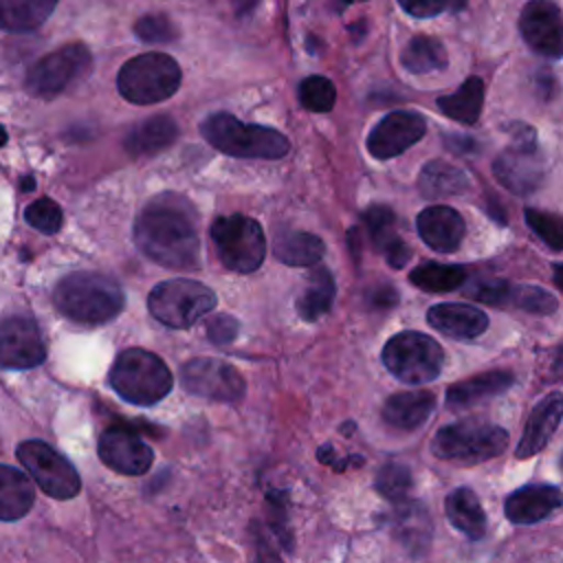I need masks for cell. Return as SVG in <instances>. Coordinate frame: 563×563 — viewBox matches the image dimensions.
Instances as JSON below:
<instances>
[{"label": "cell", "instance_id": "obj_14", "mask_svg": "<svg viewBox=\"0 0 563 563\" xmlns=\"http://www.w3.org/2000/svg\"><path fill=\"white\" fill-rule=\"evenodd\" d=\"M101 462L121 475H143L154 462V451L130 427H108L97 444Z\"/></svg>", "mask_w": 563, "mask_h": 563}, {"label": "cell", "instance_id": "obj_29", "mask_svg": "<svg viewBox=\"0 0 563 563\" xmlns=\"http://www.w3.org/2000/svg\"><path fill=\"white\" fill-rule=\"evenodd\" d=\"M275 257L288 266H314L323 257V240L308 231H277Z\"/></svg>", "mask_w": 563, "mask_h": 563}, {"label": "cell", "instance_id": "obj_8", "mask_svg": "<svg viewBox=\"0 0 563 563\" xmlns=\"http://www.w3.org/2000/svg\"><path fill=\"white\" fill-rule=\"evenodd\" d=\"M209 238L220 262L233 273H253L266 255V240L260 222L249 216L231 213L211 222Z\"/></svg>", "mask_w": 563, "mask_h": 563}, {"label": "cell", "instance_id": "obj_30", "mask_svg": "<svg viewBox=\"0 0 563 563\" xmlns=\"http://www.w3.org/2000/svg\"><path fill=\"white\" fill-rule=\"evenodd\" d=\"M57 7V0H0V29L26 33L37 29Z\"/></svg>", "mask_w": 563, "mask_h": 563}, {"label": "cell", "instance_id": "obj_34", "mask_svg": "<svg viewBox=\"0 0 563 563\" xmlns=\"http://www.w3.org/2000/svg\"><path fill=\"white\" fill-rule=\"evenodd\" d=\"M363 224H365V233H367L372 249L378 253H383L391 242H396L400 238L398 229H396V216L385 205L367 207L363 213Z\"/></svg>", "mask_w": 563, "mask_h": 563}, {"label": "cell", "instance_id": "obj_41", "mask_svg": "<svg viewBox=\"0 0 563 563\" xmlns=\"http://www.w3.org/2000/svg\"><path fill=\"white\" fill-rule=\"evenodd\" d=\"M398 4L413 18H433L446 11H460L466 0H398Z\"/></svg>", "mask_w": 563, "mask_h": 563}, {"label": "cell", "instance_id": "obj_32", "mask_svg": "<svg viewBox=\"0 0 563 563\" xmlns=\"http://www.w3.org/2000/svg\"><path fill=\"white\" fill-rule=\"evenodd\" d=\"M446 62L449 57H446L444 44L431 35L411 37L400 53V64L413 75L442 70L446 68Z\"/></svg>", "mask_w": 563, "mask_h": 563}, {"label": "cell", "instance_id": "obj_43", "mask_svg": "<svg viewBox=\"0 0 563 563\" xmlns=\"http://www.w3.org/2000/svg\"><path fill=\"white\" fill-rule=\"evenodd\" d=\"M240 330V323L238 319H233L231 314H216L207 321V334H209V341H213L216 345H227L235 339Z\"/></svg>", "mask_w": 563, "mask_h": 563}, {"label": "cell", "instance_id": "obj_16", "mask_svg": "<svg viewBox=\"0 0 563 563\" xmlns=\"http://www.w3.org/2000/svg\"><path fill=\"white\" fill-rule=\"evenodd\" d=\"M427 132V121L418 112L396 110L385 114L367 134V152L378 158H394L418 143Z\"/></svg>", "mask_w": 563, "mask_h": 563}, {"label": "cell", "instance_id": "obj_23", "mask_svg": "<svg viewBox=\"0 0 563 563\" xmlns=\"http://www.w3.org/2000/svg\"><path fill=\"white\" fill-rule=\"evenodd\" d=\"M435 409V396L427 389L398 391L383 405V420L396 431H413L427 422Z\"/></svg>", "mask_w": 563, "mask_h": 563}, {"label": "cell", "instance_id": "obj_17", "mask_svg": "<svg viewBox=\"0 0 563 563\" xmlns=\"http://www.w3.org/2000/svg\"><path fill=\"white\" fill-rule=\"evenodd\" d=\"M519 31L523 42L548 59H559L563 53L561 11L552 0H530L519 15Z\"/></svg>", "mask_w": 563, "mask_h": 563}, {"label": "cell", "instance_id": "obj_33", "mask_svg": "<svg viewBox=\"0 0 563 563\" xmlns=\"http://www.w3.org/2000/svg\"><path fill=\"white\" fill-rule=\"evenodd\" d=\"M409 282L427 292H449L466 282V268L457 264L424 262L409 273Z\"/></svg>", "mask_w": 563, "mask_h": 563}, {"label": "cell", "instance_id": "obj_7", "mask_svg": "<svg viewBox=\"0 0 563 563\" xmlns=\"http://www.w3.org/2000/svg\"><path fill=\"white\" fill-rule=\"evenodd\" d=\"M216 292L196 279H167L152 288L147 308L167 328L185 330L216 308Z\"/></svg>", "mask_w": 563, "mask_h": 563}, {"label": "cell", "instance_id": "obj_25", "mask_svg": "<svg viewBox=\"0 0 563 563\" xmlns=\"http://www.w3.org/2000/svg\"><path fill=\"white\" fill-rule=\"evenodd\" d=\"M471 187V180L464 169L446 161H429L418 178V189L427 200L462 196Z\"/></svg>", "mask_w": 563, "mask_h": 563}, {"label": "cell", "instance_id": "obj_26", "mask_svg": "<svg viewBox=\"0 0 563 563\" xmlns=\"http://www.w3.org/2000/svg\"><path fill=\"white\" fill-rule=\"evenodd\" d=\"M446 519L455 530H460L468 539H482L486 534V512L477 499V495L462 486L446 495L444 501Z\"/></svg>", "mask_w": 563, "mask_h": 563}, {"label": "cell", "instance_id": "obj_27", "mask_svg": "<svg viewBox=\"0 0 563 563\" xmlns=\"http://www.w3.org/2000/svg\"><path fill=\"white\" fill-rule=\"evenodd\" d=\"M35 493L24 473L0 464V521H15L33 506Z\"/></svg>", "mask_w": 563, "mask_h": 563}, {"label": "cell", "instance_id": "obj_15", "mask_svg": "<svg viewBox=\"0 0 563 563\" xmlns=\"http://www.w3.org/2000/svg\"><path fill=\"white\" fill-rule=\"evenodd\" d=\"M46 358V345L31 317H9L0 323V365L29 369Z\"/></svg>", "mask_w": 563, "mask_h": 563}, {"label": "cell", "instance_id": "obj_11", "mask_svg": "<svg viewBox=\"0 0 563 563\" xmlns=\"http://www.w3.org/2000/svg\"><path fill=\"white\" fill-rule=\"evenodd\" d=\"M90 64L92 57L84 44H66L44 55L29 68L24 77V88L33 97L53 99L70 88L75 81H79L90 70Z\"/></svg>", "mask_w": 563, "mask_h": 563}, {"label": "cell", "instance_id": "obj_5", "mask_svg": "<svg viewBox=\"0 0 563 563\" xmlns=\"http://www.w3.org/2000/svg\"><path fill=\"white\" fill-rule=\"evenodd\" d=\"M508 446V433L484 420H460L440 427L431 440L435 457L455 464H477L501 455Z\"/></svg>", "mask_w": 563, "mask_h": 563}, {"label": "cell", "instance_id": "obj_3", "mask_svg": "<svg viewBox=\"0 0 563 563\" xmlns=\"http://www.w3.org/2000/svg\"><path fill=\"white\" fill-rule=\"evenodd\" d=\"M200 132L211 147L235 158L277 161L290 152V143L282 132L257 123H242L229 112L209 114L200 123Z\"/></svg>", "mask_w": 563, "mask_h": 563}, {"label": "cell", "instance_id": "obj_1", "mask_svg": "<svg viewBox=\"0 0 563 563\" xmlns=\"http://www.w3.org/2000/svg\"><path fill=\"white\" fill-rule=\"evenodd\" d=\"M134 242L152 262L194 271L200 266V238L196 209L178 194L154 196L134 220Z\"/></svg>", "mask_w": 563, "mask_h": 563}, {"label": "cell", "instance_id": "obj_38", "mask_svg": "<svg viewBox=\"0 0 563 563\" xmlns=\"http://www.w3.org/2000/svg\"><path fill=\"white\" fill-rule=\"evenodd\" d=\"M526 222L545 246H550L552 251L563 249V227L559 216L539 209H526Z\"/></svg>", "mask_w": 563, "mask_h": 563}, {"label": "cell", "instance_id": "obj_42", "mask_svg": "<svg viewBox=\"0 0 563 563\" xmlns=\"http://www.w3.org/2000/svg\"><path fill=\"white\" fill-rule=\"evenodd\" d=\"M508 290H510V284L504 282V279H482V282H473L466 288V295H471V297H475L477 301H484V303L506 306Z\"/></svg>", "mask_w": 563, "mask_h": 563}, {"label": "cell", "instance_id": "obj_40", "mask_svg": "<svg viewBox=\"0 0 563 563\" xmlns=\"http://www.w3.org/2000/svg\"><path fill=\"white\" fill-rule=\"evenodd\" d=\"M24 220H26L33 229H37V231H42V233H55V231L62 227L64 216H62V209H59V205H57L55 200H51V198H37L35 202H31V205L26 207Z\"/></svg>", "mask_w": 563, "mask_h": 563}, {"label": "cell", "instance_id": "obj_19", "mask_svg": "<svg viewBox=\"0 0 563 563\" xmlns=\"http://www.w3.org/2000/svg\"><path fill=\"white\" fill-rule=\"evenodd\" d=\"M561 411H563V396L561 391H552L545 398H541L534 409L530 411L521 440L515 449V455L519 460L537 455L556 433L561 424Z\"/></svg>", "mask_w": 563, "mask_h": 563}, {"label": "cell", "instance_id": "obj_24", "mask_svg": "<svg viewBox=\"0 0 563 563\" xmlns=\"http://www.w3.org/2000/svg\"><path fill=\"white\" fill-rule=\"evenodd\" d=\"M178 136V125L169 114H154L139 121L123 139V147L132 156H152L169 147Z\"/></svg>", "mask_w": 563, "mask_h": 563}, {"label": "cell", "instance_id": "obj_12", "mask_svg": "<svg viewBox=\"0 0 563 563\" xmlns=\"http://www.w3.org/2000/svg\"><path fill=\"white\" fill-rule=\"evenodd\" d=\"M18 460L37 482V486L55 499H70L81 488L75 466L62 453L40 440L22 442L18 446Z\"/></svg>", "mask_w": 563, "mask_h": 563}, {"label": "cell", "instance_id": "obj_44", "mask_svg": "<svg viewBox=\"0 0 563 563\" xmlns=\"http://www.w3.org/2000/svg\"><path fill=\"white\" fill-rule=\"evenodd\" d=\"M444 145L449 152L457 156H473L479 152V143L473 136L466 134H444Z\"/></svg>", "mask_w": 563, "mask_h": 563}, {"label": "cell", "instance_id": "obj_35", "mask_svg": "<svg viewBox=\"0 0 563 563\" xmlns=\"http://www.w3.org/2000/svg\"><path fill=\"white\" fill-rule=\"evenodd\" d=\"M411 471L398 462H387L385 466H380L374 479L378 495L394 504H402L407 499V495L411 493Z\"/></svg>", "mask_w": 563, "mask_h": 563}, {"label": "cell", "instance_id": "obj_50", "mask_svg": "<svg viewBox=\"0 0 563 563\" xmlns=\"http://www.w3.org/2000/svg\"><path fill=\"white\" fill-rule=\"evenodd\" d=\"M352 2H363V0H341V4H352Z\"/></svg>", "mask_w": 563, "mask_h": 563}, {"label": "cell", "instance_id": "obj_48", "mask_svg": "<svg viewBox=\"0 0 563 563\" xmlns=\"http://www.w3.org/2000/svg\"><path fill=\"white\" fill-rule=\"evenodd\" d=\"M554 282L561 286V264H554Z\"/></svg>", "mask_w": 563, "mask_h": 563}, {"label": "cell", "instance_id": "obj_39", "mask_svg": "<svg viewBox=\"0 0 563 563\" xmlns=\"http://www.w3.org/2000/svg\"><path fill=\"white\" fill-rule=\"evenodd\" d=\"M134 33L139 40L150 44H167L178 37L176 24L163 13H150L139 18L134 24Z\"/></svg>", "mask_w": 563, "mask_h": 563}, {"label": "cell", "instance_id": "obj_22", "mask_svg": "<svg viewBox=\"0 0 563 563\" xmlns=\"http://www.w3.org/2000/svg\"><path fill=\"white\" fill-rule=\"evenodd\" d=\"M515 383V376L506 369H490L471 378H464L460 383H453L446 389V407L451 411H460V409H468L475 407L488 398H495L499 394H504L506 389H510V385Z\"/></svg>", "mask_w": 563, "mask_h": 563}, {"label": "cell", "instance_id": "obj_9", "mask_svg": "<svg viewBox=\"0 0 563 563\" xmlns=\"http://www.w3.org/2000/svg\"><path fill=\"white\" fill-rule=\"evenodd\" d=\"M383 363L398 380L407 385H422L440 376L444 350L429 334L405 330L385 343Z\"/></svg>", "mask_w": 563, "mask_h": 563}, {"label": "cell", "instance_id": "obj_20", "mask_svg": "<svg viewBox=\"0 0 563 563\" xmlns=\"http://www.w3.org/2000/svg\"><path fill=\"white\" fill-rule=\"evenodd\" d=\"M561 506V490L554 484H528L506 497V519L517 526L537 523Z\"/></svg>", "mask_w": 563, "mask_h": 563}, {"label": "cell", "instance_id": "obj_45", "mask_svg": "<svg viewBox=\"0 0 563 563\" xmlns=\"http://www.w3.org/2000/svg\"><path fill=\"white\" fill-rule=\"evenodd\" d=\"M365 295H367L369 306H374V308H391L398 303V292L389 284H376Z\"/></svg>", "mask_w": 563, "mask_h": 563}, {"label": "cell", "instance_id": "obj_37", "mask_svg": "<svg viewBox=\"0 0 563 563\" xmlns=\"http://www.w3.org/2000/svg\"><path fill=\"white\" fill-rule=\"evenodd\" d=\"M299 101L310 112H330L336 101L334 84L323 75H310L299 84Z\"/></svg>", "mask_w": 563, "mask_h": 563}, {"label": "cell", "instance_id": "obj_18", "mask_svg": "<svg viewBox=\"0 0 563 563\" xmlns=\"http://www.w3.org/2000/svg\"><path fill=\"white\" fill-rule=\"evenodd\" d=\"M416 227H418L420 240L440 253L457 251L466 231L464 218L453 207H446V205L422 209L418 213Z\"/></svg>", "mask_w": 563, "mask_h": 563}, {"label": "cell", "instance_id": "obj_36", "mask_svg": "<svg viewBox=\"0 0 563 563\" xmlns=\"http://www.w3.org/2000/svg\"><path fill=\"white\" fill-rule=\"evenodd\" d=\"M506 306H515L530 314H552L559 310L556 297L539 286H512L510 284Z\"/></svg>", "mask_w": 563, "mask_h": 563}, {"label": "cell", "instance_id": "obj_31", "mask_svg": "<svg viewBox=\"0 0 563 563\" xmlns=\"http://www.w3.org/2000/svg\"><path fill=\"white\" fill-rule=\"evenodd\" d=\"M334 292L336 286L332 273L325 266L317 264L308 275V286L297 299L299 317L306 321H317L319 317H323L334 301Z\"/></svg>", "mask_w": 563, "mask_h": 563}, {"label": "cell", "instance_id": "obj_2", "mask_svg": "<svg viewBox=\"0 0 563 563\" xmlns=\"http://www.w3.org/2000/svg\"><path fill=\"white\" fill-rule=\"evenodd\" d=\"M57 310L86 325H99L112 321L123 310V290L114 277L77 271L66 275L53 292Z\"/></svg>", "mask_w": 563, "mask_h": 563}, {"label": "cell", "instance_id": "obj_13", "mask_svg": "<svg viewBox=\"0 0 563 563\" xmlns=\"http://www.w3.org/2000/svg\"><path fill=\"white\" fill-rule=\"evenodd\" d=\"M180 385L187 394L218 402H238L246 391L242 374L231 363L211 356L187 361L180 369Z\"/></svg>", "mask_w": 563, "mask_h": 563}, {"label": "cell", "instance_id": "obj_49", "mask_svg": "<svg viewBox=\"0 0 563 563\" xmlns=\"http://www.w3.org/2000/svg\"><path fill=\"white\" fill-rule=\"evenodd\" d=\"M4 141H7V132H4V128L0 125V147L4 145Z\"/></svg>", "mask_w": 563, "mask_h": 563}, {"label": "cell", "instance_id": "obj_4", "mask_svg": "<svg viewBox=\"0 0 563 563\" xmlns=\"http://www.w3.org/2000/svg\"><path fill=\"white\" fill-rule=\"evenodd\" d=\"M108 380H110V387L123 400L141 407L156 405L174 387V376L165 365V361L154 352H147L141 347L123 350L114 358Z\"/></svg>", "mask_w": 563, "mask_h": 563}, {"label": "cell", "instance_id": "obj_47", "mask_svg": "<svg viewBox=\"0 0 563 563\" xmlns=\"http://www.w3.org/2000/svg\"><path fill=\"white\" fill-rule=\"evenodd\" d=\"M231 2H233L235 13L242 18V15H249V13L257 7V2H260V0H231Z\"/></svg>", "mask_w": 563, "mask_h": 563}, {"label": "cell", "instance_id": "obj_6", "mask_svg": "<svg viewBox=\"0 0 563 563\" xmlns=\"http://www.w3.org/2000/svg\"><path fill=\"white\" fill-rule=\"evenodd\" d=\"M180 86V66L167 53H143L128 59L119 75L117 88L123 99L150 106L169 99Z\"/></svg>", "mask_w": 563, "mask_h": 563}, {"label": "cell", "instance_id": "obj_28", "mask_svg": "<svg viewBox=\"0 0 563 563\" xmlns=\"http://www.w3.org/2000/svg\"><path fill=\"white\" fill-rule=\"evenodd\" d=\"M435 106L444 117L464 125H473L482 114L484 81L479 77H468L455 92L440 97Z\"/></svg>", "mask_w": 563, "mask_h": 563}, {"label": "cell", "instance_id": "obj_21", "mask_svg": "<svg viewBox=\"0 0 563 563\" xmlns=\"http://www.w3.org/2000/svg\"><path fill=\"white\" fill-rule=\"evenodd\" d=\"M427 321L433 330L457 339L473 341L488 328V317L471 303H438L427 312Z\"/></svg>", "mask_w": 563, "mask_h": 563}, {"label": "cell", "instance_id": "obj_10", "mask_svg": "<svg viewBox=\"0 0 563 563\" xmlns=\"http://www.w3.org/2000/svg\"><path fill=\"white\" fill-rule=\"evenodd\" d=\"M515 145L499 152L493 161V174L501 187L517 196H528L543 183L545 163L530 125H512Z\"/></svg>", "mask_w": 563, "mask_h": 563}, {"label": "cell", "instance_id": "obj_46", "mask_svg": "<svg viewBox=\"0 0 563 563\" xmlns=\"http://www.w3.org/2000/svg\"><path fill=\"white\" fill-rule=\"evenodd\" d=\"M380 255L387 260V264L391 268H402L409 262V257H411V249H409V244L402 238H398Z\"/></svg>", "mask_w": 563, "mask_h": 563}]
</instances>
